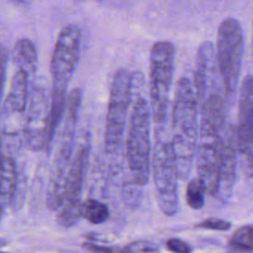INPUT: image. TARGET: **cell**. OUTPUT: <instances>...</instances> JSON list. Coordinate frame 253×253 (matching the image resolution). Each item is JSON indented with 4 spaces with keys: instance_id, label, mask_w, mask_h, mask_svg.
<instances>
[{
    "instance_id": "obj_6",
    "label": "cell",
    "mask_w": 253,
    "mask_h": 253,
    "mask_svg": "<svg viewBox=\"0 0 253 253\" xmlns=\"http://www.w3.org/2000/svg\"><path fill=\"white\" fill-rule=\"evenodd\" d=\"M131 93L132 76L125 68L117 70L110 89L106 115L104 147L108 153H115L121 146Z\"/></svg>"
},
{
    "instance_id": "obj_15",
    "label": "cell",
    "mask_w": 253,
    "mask_h": 253,
    "mask_svg": "<svg viewBox=\"0 0 253 253\" xmlns=\"http://www.w3.org/2000/svg\"><path fill=\"white\" fill-rule=\"evenodd\" d=\"M238 149L235 128L228 127L220 139L221 169L216 197L225 199L232 188L235 177V150Z\"/></svg>"
},
{
    "instance_id": "obj_5",
    "label": "cell",
    "mask_w": 253,
    "mask_h": 253,
    "mask_svg": "<svg viewBox=\"0 0 253 253\" xmlns=\"http://www.w3.org/2000/svg\"><path fill=\"white\" fill-rule=\"evenodd\" d=\"M90 155V137L85 135L76 147L63 184L60 204L55 211L57 221L65 227L74 225L81 216L80 197Z\"/></svg>"
},
{
    "instance_id": "obj_12",
    "label": "cell",
    "mask_w": 253,
    "mask_h": 253,
    "mask_svg": "<svg viewBox=\"0 0 253 253\" xmlns=\"http://www.w3.org/2000/svg\"><path fill=\"white\" fill-rule=\"evenodd\" d=\"M220 139L218 138H200L197 151L198 178L203 182L209 195L216 196L220 169L221 151Z\"/></svg>"
},
{
    "instance_id": "obj_7",
    "label": "cell",
    "mask_w": 253,
    "mask_h": 253,
    "mask_svg": "<svg viewBox=\"0 0 253 253\" xmlns=\"http://www.w3.org/2000/svg\"><path fill=\"white\" fill-rule=\"evenodd\" d=\"M151 172L157 206L160 211L172 216L179 209L177 181L179 179L170 140L155 141L151 159Z\"/></svg>"
},
{
    "instance_id": "obj_18",
    "label": "cell",
    "mask_w": 253,
    "mask_h": 253,
    "mask_svg": "<svg viewBox=\"0 0 253 253\" xmlns=\"http://www.w3.org/2000/svg\"><path fill=\"white\" fill-rule=\"evenodd\" d=\"M16 61L20 69L32 74L36 70L38 54L35 44L29 39H21L15 45Z\"/></svg>"
},
{
    "instance_id": "obj_3",
    "label": "cell",
    "mask_w": 253,
    "mask_h": 253,
    "mask_svg": "<svg viewBox=\"0 0 253 253\" xmlns=\"http://www.w3.org/2000/svg\"><path fill=\"white\" fill-rule=\"evenodd\" d=\"M175 49L172 42L160 41L150 50V108L156 130L163 127L167 117L172 84Z\"/></svg>"
},
{
    "instance_id": "obj_28",
    "label": "cell",
    "mask_w": 253,
    "mask_h": 253,
    "mask_svg": "<svg viewBox=\"0 0 253 253\" xmlns=\"http://www.w3.org/2000/svg\"><path fill=\"white\" fill-rule=\"evenodd\" d=\"M12 2H14V3H16V4H22V3H24L26 0H11Z\"/></svg>"
},
{
    "instance_id": "obj_13",
    "label": "cell",
    "mask_w": 253,
    "mask_h": 253,
    "mask_svg": "<svg viewBox=\"0 0 253 253\" xmlns=\"http://www.w3.org/2000/svg\"><path fill=\"white\" fill-rule=\"evenodd\" d=\"M200 106V138L220 137L225 125L226 110L224 98L219 90L212 86Z\"/></svg>"
},
{
    "instance_id": "obj_25",
    "label": "cell",
    "mask_w": 253,
    "mask_h": 253,
    "mask_svg": "<svg viewBox=\"0 0 253 253\" xmlns=\"http://www.w3.org/2000/svg\"><path fill=\"white\" fill-rule=\"evenodd\" d=\"M165 245L172 253H192L191 245L180 238H169Z\"/></svg>"
},
{
    "instance_id": "obj_16",
    "label": "cell",
    "mask_w": 253,
    "mask_h": 253,
    "mask_svg": "<svg viewBox=\"0 0 253 253\" xmlns=\"http://www.w3.org/2000/svg\"><path fill=\"white\" fill-rule=\"evenodd\" d=\"M214 71V49L211 42L206 41L201 43L197 52L196 69L194 77V89L199 102V106L206 97L209 88L210 77Z\"/></svg>"
},
{
    "instance_id": "obj_9",
    "label": "cell",
    "mask_w": 253,
    "mask_h": 253,
    "mask_svg": "<svg viewBox=\"0 0 253 253\" xmlns=\"http://www.w3.org/2000/svg\"><path fill=\"white\" fill-rule=\"evenodd\" d=\"M76 120V114L65 113L64 126L58 135L56 150L50 168L46 190V203L47 206L54 211L57 210L60 204L64 180L74 153L72 148Z\"/></svg>"
},
{
    "instance_id": "obj_8",
    "label": "cell",
    "mask_w": 253,
    "mask_h": 253,
    "mask_svg": "<svg viewBox=\"0 0 253 253\" xmlns=\"http://www.w3.org/2000/svg\"><path fill=\"white\" fill-rule=\"evenodd\" d=\"M50 109V92L43 79H37L31 89L24 119V138L33 151L45 149L46 129Z\"/></svg>"
},
{
    "instance_id": "obj_26",
    "label": "cell",
    "mask_w": 253,
    "mask_h": 253,
    "mask_svg": "<svg viewBox=\"0 0 253 253\" xmlns=\"http://www.w3.org/2000/svg\"><path fill=\"white\" fill-rule=\"evenodd\" d=\"M83 246L92 253H112L114 247H107L95 243H84Z\"/></svg>"
},
{
    "instance_id": "obj_4",
    "label": "cell",
    "mask_w": 253,
    "mask_h": 253,
    "mask_svg": "<svg viewBox=\"0 0 253 253\" xmlns=\"http://www.w3.org/2000/svg\"><path fill=\"white\" fill-rule=\"evenodd\" d=\"M243 36L240 23L234 18L224 19L218 27L216 38V65L222 87L227 96L234 93L241 67Z\"/></svg>"
},
{
    "instance_id": "obj_27",
    "label": "cell",
    "mask_w": 253,
    "mask_h": 253,
    "mask_svg": "<svg viewBox=\"0 0 253 253\" xmlns=\"http://www.w3.org/2000/svg\"><path fill=\"white\" fill-rule=\"evenodd\" d=\"M112 253H131V252H130V250L126 246V248H123V249H121V248H114Z\"/></svg>"
},
{
    "instance_id": "obj_1",
    "label": "cell",
    "mask_w": 253,
    "mask_h": 253,
    "mask_svg": "<svg viewBox=\"0 0 253 253\" xmlns=\"http://www.w3.org/2000/svg\"><path fill=\"white\" fill-rule=\"evenodd\" d=\"M199 102L194 86L187 77L176 85L172 110V138L170 140L179 179L189 176L200 140L198 122Z\"/></svg>"
},
{
    "instance_id": "obj_10",
    "label": "cell",
    "mask_w": 253,
    "mask_h": 253,
    "mask_svg": "<svg viewBox=\"0 0 253 253\" xmlns=\"http://www.w3.org/2000/svg\"><path fill=\"white\" fill-rule=\"evenodd\" d=\"M80 39V29L75 25H67L59 33L50 60L51 87L67 88L79 59Z\"/></svg>"
},
{
    "instance_id": "obj_11",
    "label": "cell",
    "mask_w": 253,
    "mask_h": 253,
    "mask_svg": "<svg viewBox=\"0 0 253 253\" xmlns=\"http://www.w3.org/2000/svg\"><path fill=\"white\" fill-rule=\"evenodd\" d=\"M235 136L238 150L244 155L246 168L253 171V76H246L241 85Z\"/></svg>"
},
{
    "instance_id": "obj_17",
    "label": "cell",
    "mask_w": 253,
    "mask_h": 253,
    "mask_svg": "<svg viewBox=\"0 0 253 253\" xmlns=\"http://www.w3.org/2000/svg\"><path fill=\"white\" fill-rule=\"evenodd\" d=\"M19 184L17 168L14 160L8 155H2L1 160V212L4 214L5 210L12 204L14 195Z\"/></svg>"
},
{
    "instance_id": "obj_23",
    "label": "cell",
    "mask_w": 253,
    "mask_h": 253,
    "mask_svg": "<svg viewBox=\"0 0 253 253\" xmlns=\"http://www.w3.org/2000/svg\"><path fill=\"white\" fill-rule=\"evenodd\" d=\"M197 227L208 230L225 231L231 227V223L221 218H207L197 224Z\"/></svg>"
},
{
    "instance_id": "obj_19",
    "label": "cell",
    "mask_w": 253,
    "mask_h": 253,
    "mask_svg": "<svg viewBox=\"0 0 253 253\" xmlns=\"http://www.w3.org/2000/svg\"><path fill=\"white\" fill-rule=\"evenodd\" d=\"M228 253H253V224H246L234 231L227 246Z\"/></svg>"
},
{
    "instance_id": "obj_2",
    "label": "cell",
    "mask_w": 253,
    "mask_h": 253,
    "mask_svg": "<svg viewBox=\"0 0 253 253\" xmlns=\"http://www.w3.org/2000/svg\"><path fill=\"white\" fill-rule=\"evenodd\" d=\"M151 115L146 99L137 97L130 114L126 153L131 178L142 187L147 183L151 169Z\"/></svg>"
},
{
    "instance_id": "obj_22",
    "label": "cell",
    "mask_w": 253,
    "mask_h": 253,
    "mask_svg": "<svg viewBox=\"0 0 253 253\" xmlns=\"http://www.w3.org/2000/svg\"><path fill=\"white\" fill-rule=\"evenodd\" d=\"M141 188L142 186L137 184L132 178L130 181L125 182L123 186V196L126 203L131 207L138 205L141 199Z\"/></svg>"
},
{
    "instance_id": "obj_14",
    "label": "cell",
    "mask_w": 253,
    "mask_h": 253,
    "mask_svg": "<svg viewBox=\"0 0 253 253\" xmlns=\"http://www.w3.org/2000/svg\"><path fill=\"white\" fill-rule=\"evenodd\" d=\"M29 74L23 69H18L13 75L10 83L8 96L2 108V120L7 121V132L10 130L12 121H16L26 110L29 100L28 81Z\"/></svg>"
},
{
    "instance_id": "obj_20",
    "label": "cell",
    "mask_w": 253,
    "mask_h": 253,
    "mask_svg": "<svg viewBox=\"0 0 253 253\" xmlns=\"http://www.w3.org/2000/svg\"><path fill=\"white\" fill-rule=\"evenodd\" d=\"M81 216L93 224L105 222L110 215L108 207L97 200L88 199L81 204Z\"/></svg>"
},
{
    "instance_id": "obj_21",
    "label": "cell",
    "mask_w": 253,
    "mask_h": 253,
    "mask_svg": "<svg viewBox=\"0 0 253 253\" xmlns=\"http://www.w3.org/2000/svg\"><path fill=\"white\" fill-rule=\"evenodd\" d=\"M207 193L203 182L199 179H192L187 186L186 201L193 210H200L205 204V194Z\"/></svg>"
},
{
    "instance_id": "obj_24",
    "label": "cell",
    "mask_w": 253,
    "mask_h": 253,
    "mask_svg": "<svg viewBox=\"0 0 253 253\" xmlns=\"http://www.w3.org/2000/svg\"><path fill=\"white\" fill-rule=\"evenodd\" d=\"M131 253H160L159 247L148 241H134L127 245Z\"/></svg>"
}]
</instances>
